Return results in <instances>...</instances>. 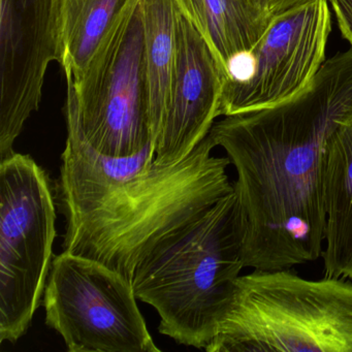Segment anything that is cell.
I'll list each match as a JSON object with an SVG mask.
<instances>
[{"label": "cell", "instance_id": "cell-1", "mask_svg": "<svg viewBox=\"0 0 352 352\" xmlns=\"http://www.w3.org/2000/svg\"><path fill=\"white\" fill-rule=\"evenodd\" d=\"M351 110L350 47L294 98L214 123L210 138L236 168L245 267L292 269L322 256L327 144Z\"/></svg>", "mask_w": 352, "mask_h": 352}, {"label": "cell", "instance_id": "cell-2", "mask_svg": "<svg viewBox=\"0 0 352 352\" xmlns=\"http://www.w3.org/2000/svg\"><path fill=\"white\" fill-rule=\"evenodd\" d=\"M214 148L208 135L178 164L154 162L122 182L59 180L63 251L104 263L131 281L157 245L234 191L230 158L212 155Z\"/></svg>", "mask_w": 352, "mask_h": 352}, {"label": "cell", "instance_id": "cell-3", "mask_svg": "<svg viewBox=\"0 0 352 352\" xmlns=\"http://www.w3.org/2000/svg\"><path fill=\"white\" fill-rule=\"evenodd\" d=\"M244 244L234 189L138 265L131 280L135 296L157 311L162 335L206 349L245 269Z\"/></svg>", "mask_w": 352, "mask_h": 352}, {"label": "cell", "instance_id": "cell-4", "mask_svg": "<svg viewBox=\"0 0 352 352\" xmlns=\"http://www.w3.org/2000/svg\"><path fill=\"white\" fill-rule=\"evenodd\" d=\"M208 352H352V280L240 275Z\"/></svg>", "mask_w": 352, "mask_h": 352}, {"label": "cell", "instance_id": "cell-5", "mask_svg": "<svg viewBox=\"0 0 352 352\" xmlns=\"http://www.w3.org/2000/svg\"><path fill=\"white\" fill-rule=\"evenodd\" d=\"M67 133L112 157L152 143L140 0H131L78 78L65 75Z\"/></svg>", "mask_w": 352, "mask_h": 352}, {"label": "cell", "instance_id": "cell-6", "mask_svg": "<svg viewBox=\"0 0 352 352\" xmlns=\"http://www.w3.org/2000/svg\"><path fill=\"white\" fill-rule=\"evenodd\" d=\"M56 208L46 170L30 155L0 162V342L30 329L44 298L56 238Z\"/></svg>", "mask_w": 352, "mask_h": 352}, {"label": "cell", "instance_id": "cell-7", "mask_svg": "<svg viewBox=\"0 0 352 352\" xmlns=\"http://www.w3.org/2000/svg\"><path fill=\"white\" fill-rule=\"evenodd\" d=\"M137 300L118 272L63 251L53 258L43 305L69 352H160Z\"/></svg>", "mask_w": 352, "mask_h": 352}, {"label": "cell", "instance_id": "cell-8", "mask_svg": "<svg viewBox=\"0 0 352 352\" xmlns=\"http://www.w3.org/2000/svg\"><path fill=\"white\" fill-rule=\"evenodd\" d=\"M331 30L327 0L273 16L250 52L226 67L221 116L270 108L306 89L324 63Z\"/></svg>", "mask_w": 352, "mask_h": 352}, {"label": "cell", "instance_id": "cell-9", "mask_svg": "<svg viewBox=\"0 0 352 352\" xmlns=\"http://www.w3.org/2000/svg\"><path fill=\"white\" fill-rule=\"evenodd\" d=\"M56 0H1L0 162L40 108L47 69L57 61Z\"/></svg>", "mask_w": 352, "mask_h": 352}, {"label": "cell", "instance_id": "cell-10", "mask_svg": "<svg viewBox=\"0 0 352 352\" xmlns=\"http://www.w3.org/2000/svg\"><path fill=\"white\" fill-rule=\"evenodd\" d=\"M226 80L205 38L179 10L174 82L164 120L152 139L155 164H178L209 135L221 116Z\"/></svg>", "mask_w": 352, "mask_h": 352}, {"label": "cell", "instance_id": "cell-11", "mask_svg": "<svg viewBox=\"0 0 352 352\" xmlns=\"http://www.w3.org/2000/svg\"><path fill=\"white\" fill-rule=\"evenodd\" d=\"M324 192V276L352 280V110L329 138Z\"/></svg>", "mask_w": 352, "mask_h": 352}, {"label": "cell", "instance_id": "cell-12", "mask_svg": "<svg viewBox=\"0 0 352 352\" xmlns=\"http://www.w3.org/2000/svg\"><path fill=\"white\" fill-rule=\"evenodd\" d=\"M205 38L226 75L234 59L250 52L272 18L243 0H175Z\"/></svg>", "mask_w": 352, "mask_h": 352}, {"label": "cell", "instance_id": "cell-13", "mask_svg": "<svg viewBox=\"0 0 352 352\" xmlns=\"http://www.w3.org/2000/svg\"><path fill=\"white\" fill-rule=\"evenodd\" d=\"M131 0H56L57 63L65 75L78 78L104 36Z\"/></svg>", "mask_w": 352, "mask_h": 352}, {"label": "cell", "instance_id": "cell-14", "mask_svg": "<svg viewBox=\"0 0 352 352\" xmlns=\"http://www.w3.org/2000/svg\"><path fill=\"white\" fill-rule=\"evenodd\" d=\"M140 8L153 139L164 120L176 72L179 9L175 0H140Z\"/></svg>", "mask_w": 352, "mask_h": 352}, {"label": "cell", "instance_id": "cell-15", "mask_svg": "<svg viewBox=\"0 0 352 352\" xmlns=\"http://www.w3.org/2000/svg\"><path fill=\"white\" fill-rule=\"evenodd\" d=\"M335 12L342 36L352 47V0H327Z\"/></svg>", "mask_w": 352, "mask_h": 352}, {"label": "cell", "instance_id": "cell-16", "mask_svg": "<svg viewBox=\"0 0 352 352\" xmlns=\"http://www.w3.org/2000/svg\"><path fill=\"white\" fill-rule=\"evenodd\" d=\"M309 1H311V0H269L270 13L273 17V16L283 13V12L292 9V8L309 3Z\"/></svg>", "mask_w": 352, "mask_h": 352}, {"label": "cell", "instance_id": "cell-17", "mask_svg": "<svg viewBox=\"0 0 352 352\" xmlns=\"http://www.w3.org/2000/svg\"><path fill=\"white\" fill-rule=\"evenodd\" d=\"M251 7L254 8L257 11L261 12L265 15L272 18L269 9V0H243Z\"/></svg>", "mask_w": 352, "mask_h": 352}]
</instances>
